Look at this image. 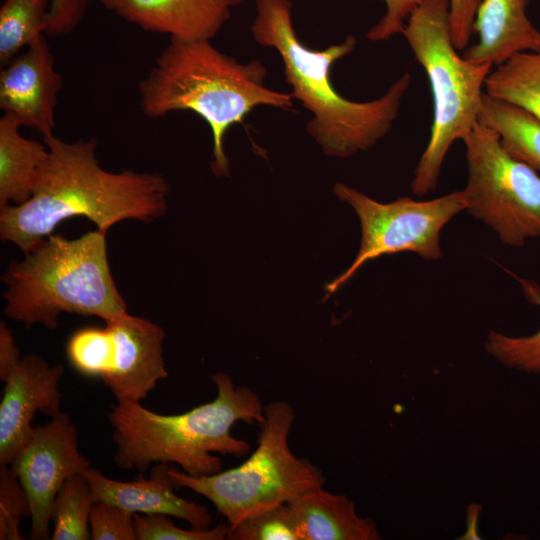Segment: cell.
<instances>
[{
  "label": "cell",
  "mask_w": 540,
  "mask_h": 540,
  "mask_svg": "<svg viewBox=\"0 0 540 540\" xmlns=\"http://www.w3.org/2000/svg\"><path fill=\"white\" fill-rule=\"evenodd\" d=\"M227 539L300 540V537L295 519L286 503L248 516L230 526Z\"/></svg>",
  "instance_id": "603a6c76"
},
{
  "label": "cell",
  "mask_w": 540,
  "mask_h": 540,
  "mask_svg": "<svg viewBox=\"0 0 540 540\" xmlns=\"http://www.w3.org/2000/svg\"><path fill=\"white\" fill-rule=\"evenodd\" d=\"M462 141L468 169L462 190L466 210L507 246L522 247L540 237V174L512 157L498 135L479 122Z\"/></svg>",
  "instance_id": "ba28073f"
},
{
  "label": "cell",
  "mask_w": 540,
  "mask_h": 540,
  "mask_svg": "<svg viewBox=\"0 0 540 540\" xmlns=\"http://www.w3.org/2000/svg\"><path fill=\"white\" fill-rule=\"evenodd\" d=\"M21 124L4 113L0 118V208L30 199L49 150L44 142L25 138Z\"/></svg>",
  "instance_id": "ac0fdd59"
},
{
  "label": "cell",
  "mask_w": 540,
  "mask_h": 540,
  "mask_svg": "<svg viewBox=\"0 0 540 540\" xmlns=\"http://www.w3.org/2000/svg\"><path fill=\"white\" fill-rule=\"evenodd\" d=\"M540 305V298L534 294ZM486 350L502 364L528 373L540 372V329L528 336H508L491 331L487 336Z\"/></svg>",
  "instance_id": "cb8c5ba5"
},
{
  "label": "cell",
  "mask_w": 540,
  "mask_h": 540,
  "mask_svg": "<svg viewBox=\"0 0 540 540\" xmlns=\"http://www.w3.org/2000/svg\"><path fill=\"white\" fill-rule=\"evenodd\" d=\"M336 196L356 212L361 224V243L351 266L326 285L333 294L366 262L383 255L414 252L426 260L442 256L441 231L457 214L466 210L462 190L432 200L400 197L379 203L343 183L334 186Z\"/></svg>",
  "instance_id": "30bf717a"
},
{
  "label": "cell",
  "mask_w": 540,
  "mask_h": 540,
  "mask_svg": "<svg viewBox=\"0 0 540 540\" xmlns=\"http://www.w3.org/2000/svg\"><path fill=\"white\" fill-rule=\"evenodd\" d=\"M254 41L277 51L290 94L309 111L307 131L324 153L340 158L367 151L388 134L398 118L411 75L405 72L379 98L353 101L333 86L334 63L351 54L357 39L348 35L323 50L308 48L296 34L290 0H254Z\"/></svg>",
  "instance_id": "7a4b0ae2"
},
{
  "label": "cell",
  "mask_w": 540,
  "mask_h": 540,
  "mask_svg": "<svg viewBox=\"0 0 540 540\" xmlns=\"http://www.w3.org/2000/svg\"><path fill=\"white\" fill-rule=\"evenodd\" d=\"M123 20L178 40H211L245 0H100Z\"/></svg>",
  "instance_id": "5bb4252c"
},
{
  "label": "cell",
  "mask_w": 540,
  "mask_h": 540,
  "mask_svg": "<svg viewBox=\"0 0 540 540\" xmlns=\"http://www.w3.org/2000/svg\"><path fill=\"white\" fill-rule=\"evenodd\" d=\"M266 76L260 61L240 63L216 49L211 40L170 38L138 84L139 103L149 118L175 111H192L201 117L212 134V171L228 176L227 131L257 106L293 107L290 93L266 87Z\"/></svg>",
  "instance_id": "3957f363"
},
{
  "label": "cell",
  "mask_w": 540,
  "mask_h": 540,
  "mask_svg": "<svg viewBox=\"0 0 540 540\" xmlns=\"http://www.w3.org/2000/svg\"><path fill=\"white\" fill-rule=\"evenodd\" d=\"M485 93L540 117V49L518 53L495 66L486 79Z\"/></svg>",
  "instance_id": "ffe728a7"
},
{
  "label": "cell",
  "mask_w": 540,
  "mask_h": 540,
  "mask_svg": "<svg viewBox=\"0 0 540 540\" xmlns=\"http://www.w3.org/2000/svg\"><path fill=\"white\" fill-rule=\"evenodd\" d=\"M165 331L156 323L124 312L104 327L74 331L66 356L79 374L101 379L117 402H141L168 376L163 358Z\"/></svg>",
  "instance_id": "9c48e42d"
},
{
  "label": "cell",
  "mask_w": 540,
  "mask_h": 540,
  "mask_svg": "<svg viewBox=\"0 0 540 540\" xmlns=\"http://www.w3.org/2000/svg\"><path fill=\"white\" fill-rule=\"evenodd\" d=\"M49 0H4L0 8V64L45 35Z\"/></svg>",
  "instance_id": "44dd1931"
},
{
  "label": "cell",
  "mask_w": 540,
  "mask_h": 540,
  "mask_svg": "<svg viewBox=\"0 0 540 540\" xmlns=\"http://www.w3.org/2000/svg\"><path fill=\"white\" fill-rule=\"evenodd\" d=\"M529 0H482L476 14L477 41L463 57L498 66L514 55L540 49V32L527 16Z\"/></svg>",
  "instance_id": "2e32d148"
},
{
  "label": "cell",
  "mask_w": 540,
  "mask_h": 540,
  "mask_svg": "<svg viewBox=\"0 0 540 540\" xmlns=\"http://www.w3.org/2000/svg\"><path fill=\"white\" fill-rule=\"evenodd\" d=\"M61 364L50 366L29 354L4 381L0 401V465H10L34 426L36 412L55 417L61 411Z\"/></svg>",
  "instance_id": "7c38bea8"
},
{
  "label": "cell",
  "mask_w": 540,
  "mask_h": 540,
  "mask_svg": "<svg viewBox=\"0 0 540 540\" xmlns=\"http://www.w3.org/2000/svg\"><path fill=\"white\" fill-rule=\"evenodd\" d=\"M106 233L99 229L78 238L51 234L11 261L2 275L6 317L26 328L52 330L61 313L96 316L105 322L127 312L113 279Z\"/></svg>",
  "instance_id": "5b68a950"
},
{
  "label": "cell",
  "mask_w": 540,
  "mask_h": 540,
  "mask_svg": "<svg viewBox=\"0 0 540 540\" xmlns=\"http://www.w3.org/2000/svg\"><path fill=\"white\" fill-rule=\"evenodd\" d=\"M478 122L498 135L512 157L540 174V117L521 105L484 93Z\"/></svg>",
  "instance_id": "d6986e66"
},
{
  "label": "cell",
  "mask_w": 540,
  "mask_h": 540,
  "mask_svg": "<svg viewBox=\"0 0 540 540\" xmlns=\"http://www.w3.org/2000/svg\"><path fill=\"white\" fill-rule=\"evenodd\" d=\"M21 352L16 345L12 330L0 322V379L5 381L21 361Z\"/></svg>",
  "instance_id": "4dcf8cb0"
},
{
  "label": "cell",
  "mask_w": 540,
  "mask_h": 540,
  "mask_svg": "<svg viewBox=\"0 0 540 540\" xmlns=\"http://www.w3.org/2000/svg\"><path fill=\"white\" fill-rule=\"evenodd\" d=\"M43 142L49 154L32 196L0 208L2 241L27 253L72 217H85L107 232L123 220L148 223L165 214L170 186L161 174L103 169L95 139L65 142L50 135Z\"/></svg>",
  "instance_id": "6da1fadb"
},
{
  "label": "cell",
  "mask_w": 540,
  "mask_h": 540,
  "mask_svg": "<svg viewBox=\"0 0 540 540\" xmlns=\"http://www.w3.org/2000/svg\"><path fill=\"white\" fill-rule=\"evenodd\" d=\"M481 2L482 0H449L451 37L458 51H464L470 45Z\"/></svg>",
  "instance_id": "f546056e"
},
{
  "label": "cell",
  "mask_w": 540,
  "mask_h": 540,
  "mask_svg": "<svg viewBox=\"0 0 540 540\" xmlns=\"http://www.w3.org/2000/svg\"><path fill=\"white\" fill-rule=\"evenodd\" d=\"M300 540H378L381 536L371 519L360 517L345 495L318 487L287 503Z\"/></svg>",
  "instance_id": "e0dca14e"
},
{
  "label": "cell",
  "mask_w": 540,
  "mask_h": 540,
  "mask_svg": "<svg viewBox=\"0 0 540 540\" xmlns=\"http://www.w3.org/2000/svg\"><path fill=\"white\" fill-rule=\"evenodd\" d=\"M90 485L82 473L68 478L58 492L51 510L53 540L91 538L89 519L95 503Z\"/></svg>",
  "instance_id": "7402d4cb"
},
{
  "label": "cell",
  "mask_w": 540,
  "mask_h": 540,
  "mask_svg": "<svg viewBox=\"0 0 540 540\" xmlns=\"http://www.w3.org/2000/svg\"><path fill=\"white\" fill-rule=\"evenodd\" d=\"M9 466L29 500L30 538L49 539L51 510L58 492L68 478L90 467L79 451L71 417L60 412L48 423L33 427Z\"/></svg>",
  "instance_id": "8fae6325"
},
{
  "label": "cell",
  "mask_w": 540,
  "mask_h": 540,
  "mask_svg": "<svg viewBox=\"0 0 540 540\" xmlns=\"http://www.w3.org/2000/svg\"><path fill=\"white\" fill-rule=\"evenodd\" d=\"M216 398L176 415L155 413L140 402H117L108 414L116 446L115 464L143 472L155 463L178 464L194 477L215 474L222 469L213 453L242 457L250 450L247 441L231 434L238 421L263 422L264 406L247 386H235L223 372L211 377Z\"/></svg>",
  "instance_id": "277c9868"
},
{
  "label": "cell",
  "mask_w": 540,
  "mask_h": 540,
  "mask_svg": "<svg viewBox=\"0 0 540 540\" xmlns=\"http://www.w3.org/2000/svg\"><path fill=\"white\" fill-rule=\"evenodd\" d=\"M89 526L93 540H136L134 514L104 501L93 504Z\"/></svg>",
  "instance_id": "4316f807"
},
{
  "label": "cell",
  "mask_w": 540,
  "mask_h": 540,
  "mask_svg": "<svg viewBox=\"0 0 540 540\" xmlns=\"http://www.w3.org/2000/svg\"><path fill=\"white\" fill-rule=\"evenodd\" d=\"M167 463H157L149 478L141 475L132 481H119L91 466L81 473L87 479L95 501H104L133 514H164L188 522L193 528H209L212 517L200 504L176 494Z\"/></svg>",
  "instance_id": "9a60e30c"
},
{
  "label": "cell",
  "mask_w": 540,
  "mask_h": 540,
  "mask_svg": "<svg viewBox=\"0 0 540 540\" xmlns=\"http://www.w3.org/2000/svg\"><path fill=\"white\" fill-rule=\"evenodd\" d=\"M164 514L140 516L134 514L136 540H224L229 524L220 523L214 528L182 529Z\"/></svg>",
  "instance_id": "d4e9b609"
},
{
  "label": "cell",
  "mask_w": 540,
  "mask_h": 540,
  "mask_svg": "<svg viewBox=\"0 0 540 540\" xmlns=\"http://www.w3.org/2000/svg\"><path fill=\"white\" fill-rule=\"evenodd\" d=\"M264 414L257 447L239 466L200 477L174 467L168 470L176 488H187L207 498L230 526L323 487L326 481L320 468L295 456L289 447L295 418L291 405L273 401L264 406Z\"/></svg>",
  "instance_id": "52a82bcc"
},
{
  "label": "cell",
  "mask_w": 540,
  "mask_h": 540,
  "mask_svg": "<svg viewBox=\"0 0 540 540\" xmlns=\"http://www.w3.org/2000/svg\"><path fill=\"white\" fill-rule=\"evenodd\" d=\"M88 0H49L46 36L59 37L72 32L83 19Z\"/></svg>",
  "instance_id": "f1b7e54d"
},
{
  "label": "cell",
  "mask_w": 540,
  "mask_h": 540,
  "mask_svg": "<svg viewBox=\"0 0 540 540\" xmlns=\"http://www.w3.org/2000/svg\"><path fill=\"white\" fill-rule=\"evenodd\" d=\"M402 35L427 75L433 100L429 141L411 184L414 195L424 196L435 190L453 143L463 140L478 122L486 79L494 66L459 54L451 37L449 0H421Z\"/></svg>",
  "instance_id": "8992f818"
},
{
  "label": "cell",
  "mask_w": 540,
  "mask_h": 540,
  "mask_svg": "<svg viewBox=\"0 0 540 540\" xmlns=\"http://www.w3.org/2000/svg\"><path fill=\"white\" fill-rule=\"evenodd\" d=\"M385 4V13L372 26L366 38L372 42L386 41L402 34L405 23L421 0H380Z\"/></svg>",
  "instance_id": "83f0119b"
},
{
  "label": "cell",
  "mask_w": 540,
  "mask_h": 540,
  "mask_svg": "<svg viewBox=\"0 0 540 540\" xmlns=\"http://www.w3.org/2000/svg\"><path fill=\"white\" fill-rule=\"evenodd\" d=\"M31 514L26 492L9 465H0V539L20 540L22 516Z\"/></svg>",
  "instance_id": "484cf974"
},
{
  "label": "cell",
  "mask_w": 540,
  "mask_h": 540,
  "mask_svg": "<svg viewBox=\"0 0 540 540\" xmlns=\"http://www.w3.org/2000/svg\"><path fill=\"white\" fill-rule=\"evenodd\" d=\"M62 85L43 35L2 67L0 107L21 126L38 130L42 137L53 135L57 96Z\"/></svg>",
  "instance_id": "4fadbf2b"
}]
</instances>
